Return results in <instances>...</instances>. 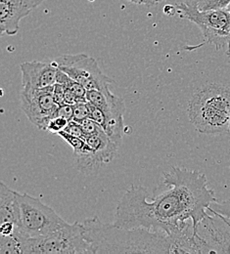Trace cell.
I'll return each mask as SVG.
<instances>
[{"label":"cell","instance_id":"obj_16","mask_svg":"<svg viewBox=\"0 0 230 254\" xmlns=\"http://www.w3.org/2000/svg\"><path fill=\"white\" fill-rule=\"evenodd\" d=\"M90 116V108L87 100L79 101L74 106V121L81 123L84 120L88 119Z\"/></svg>","mask_w":230,"mask_h":254},{"label":"cell","instance_id":"obj_1","mask_svg":"<svg viewBox=\"0 0 230 254\" xmlns=\"http://www.w3.org/2000/svg\"><path fill=\"white\" fill-rule=\"evenodd\" d=\"M163 190L152 200L141 186L126 191L118 203L114 224L121 228H146L168 235L181 232L189 223L194 228L217 201L214 190L208 188L205 174L181 167H172L164 174Z\"/></svg>","mask_w":230,"mask_h":254},{"label":"cell","instance_id":"obj_4","mask_svg":"<svg viewBox=\"0 0 230 254\" xmlns=\"http://www.w3.org/2000/svg\"><path fill=\"white\" fill-rule=\"evenodd\" d=\"M175 13L195 24L205 40L217 50L227 48L230 59V13L227 8L201 10L198 0H181L175 5Z\"/></svg>","mask_w":230,"mask_h":254},{"label":"cell","instance_id":"obj_11","mask_svg":"<svg viewBox=\"0 0 230 254\" xmlns=\"http://www.w3.org/2000/svg\"><path fill=\"white\" fill-rule=\"evenodd\" d=\"M35 7L29 0H0L1 34L15 35L20 30V22Z\"/></svg>","mask_w":230,"mask_h":254},{"label":"cell","instance_id":"obj_21","mask_svg":"<svg viewBox=\"0 0 230 254\" xmlns=\"http://www.w3.org/2000/svg\"><path fill=\"white\" fill-rule=\"evenodd\" d=\"M65 91L66 88L64 85L60 83H55L53 86V97L55 102L57 103L58 106H62L65 104L64 102V97H65Z\"/></svg>","mask_w":230,"mask_h":254},{"label":"cell","instance_id":"obj_25","mask_svg":"<svg viewBox=\"0 0 230 254\" xmlns=\"http://www.w3.org/2000/svg\"><path fill=\"white\" fill-rule=\"evenodd\" d=\"M133 3H136V4H142V0H130Z\"/></svg>","mask_w":230,"mask_h":254},{"label":"cell","instance_id":"obj_10","mask_svg":"<svg viewBox=\"0 0 230 254\" xmlns=\"http://www.w3.org/2000/svg\"><path fill=\"white\" fill-rule=\"evenodd\" d=\"M22 73V90L34 91L45 89L56 83L58 67L52 63L26 62L20 65Z\"/></svg>","mask_w":230,"mask_h":254},{"label":"cell","instance_id":"obj_17","mask_svg":"<svg viewBox=\"0 0 230 254\" xmlns=\"http://www.w3.org/2000/svg\"><path fill=\"white\" fill-rule=\"evenodd\" d=\"M69 122L70 121H68L67 119L63 118V117L55 116L53 119H51L49 121L45 130L50 132V133H53V134H58L61 131H64L66 129Z\"/></svg>","mask_w":230,"mask_h":254},{"label":"cell","instance_id":"obj_2","mask_svg":"<svg viewBox=\"0 0 230 254\" xmlns=\"http://www.w3.org/2000/svg\"><path fill=\"white\" fill-rule=\"evenodd\" d=\"M82 225L93 254H193L192 233L187 227L168 235L146 228H121L101 222L98 217Z\"/></svg>","mask_w":230,"mask_h":254},{"label":"cell","instance_id":"obj_3","mask_svg":"<svg viewBox=\"0 0 230 254\" xmlns=\"http://www.w3.org/2000/svg\"><path fill=\"white\" fill-rule=\"evenodd\" d=\"M188 118L202 134H229L230 90L225 85H204L188 103Z\"/></svg>","mask_w":230,"mask_h":254},{"label":"cell","instance_id":"obj_14","mask_svg":"<svg viewBox=\"0 0 230 254\" xmlns=\"http://www.w3.org/2000/svg\"><path fill=\"white\" fill-rule=\"evenodd\" d=\"M85 141L94 151L101 163L111 162L117 155L119 146L101 128L97 133L87 135Z\"/></svg>","mask_w":230,"mask_h":254},{"label":"cell","instance_id":"obj_6","mask_svg":"<svg viewBox=\"0 0 230 254\" xmlns=\"http://www.w3.org/2000/svg\"><path fill=\"white\" fill-rule=\"evenodd\" d=\"M16 197L19 205L20 229L25 236L41 237L68 226L69 223L39 198L18 191H16Z\"/></svg>","mask_w":230,"mask_h":254},{"label":"cell","instance_id":"obj_5","mask_svg":"<svg viewBox=\"0 0 230 254\" xmlns=\"http://www.w3.org/2000/svg\"><path fill=\"white\" fill-rule=\"evenodd\" d=\"M24 254H93V252L84 238L83 225L75 222L49 235L27 238Z\"/></svg>","mask_w":230,"mask_h":254},{"label":"cell","instance_id":"obj_20","mask_svg":"<svg viewBox=\"0 0 230 254\" xmlns=\"http://www.w3.org/2000/svg\"><path fill=\"white\" fill-rule=\"evenodd\" d=\"M80 124H81V126H82V128H83V130H84L86 136H87V135H92V134L97 133L99 130L102 128V127L99 126L98 124H96V123H95L93 120H91L90 118L84 120V121L81 122Z\"/></svg>","mask_w":230,"mask_h":254},{"label":"cell","instance_id":"obj_22","mask_svg":"<svg viewBox=\"0 0 230 254\" xmlns=\"http://www.w3.org/2000/svg\"><path fill=\"white\" fill-rule=\"evenodd\" d=\"M56 116L63 117L68 121H72L74 119V106H71L68 104L59 106L56 111Z\"/></svg>","mask_w":230,"mask_h":254},{"label":"cell","instance_id":"obj_24","mask_svg":"<svg viewBox=\"0 0 230 254\" xmlns=\"http://www.w3.org/2000/svg\"><path fill=\"white\" fill-rule=\"evenodd\" d=\"M142 4H145L147 6H153L154 4V0H142Z\"/></svg>","mask_w":230,"mask_h":254},{"label":"cell","instance_id":"obj_26","mask_svg":"<svg viewBox=\"0 0 230 254\" xmlns=\"http://www.w3.org/2000/svg\"><path fill=\"white\" fill-rule=\"evenodd\" d=\"M163 1H165V0H154V4H159L160 2H163Z\"/></svg>","mask_w":230,"mask_h":254},{"label":"cell","instance_id":"obj_12","mask_svg":"<svg viewBox=\"0 0 230 254\" xmlns=\"http://www.w3.org/2000/svg\"><path fill=\"white\" fill-rule=\"evenodd\" d=\"M58 135L73 148L77 165L80 170L89 171L102 164L85 139L73 136L66 131H61Z\"/></svg>","mask_w":230,"mask_h":254},{"label":"cell","instance_id":"obj_23","mask_svg":"<svg viewBox=\"0 0 230 254\" xmlns=\"http://www.w3.org/2000/svg\"><path fill=\"white\" fill-rule=\"evenodd\" d=\"M29 1L36 8L37 6H39V5H40L42 2H44L45 0H29Z\"/></svg>","mask_w":230,"mask_h":254},{"label":"cell","instance_id":"obj_15","mask_svg":"<svg viewBox=\"0 0 230 254\" xmlns=\"http://www.w3.org/2000/svg\"><path fill=\"white\" fill-rule=\"evenodd\" d=\"M26 238L29 237L22 233L1 236L0 254H24V242Z\"/></svg>","mask_w":230,"mask_h":254},{"label":"cell","instance_id":"obj_19","mask_svg":"<svg viewBox=\"0 0 230 254\" xmlns=\"http://www.w3.org/2000/svg\"><path fill=\"white\" fill-rule=\"evenodd\" d=\"M64 131H66L67 133H69L73 136H76V137H79V138H83V139H85V137H86L81 124H79L74 120L69 122L66 129Z\"/></svg>","mask_w":230,"mask_h":254},{"label":"cell","instance_id":"obj_7","mask_svg":"<svg viewBox=\"0 0 230 254\" xmlns=\"http://www.w3.org/2000/svg\"><path fill=\"white\" fill-rule=\"evenodd\" d=\"M52 63L66 72L77 82L80 83L87 91L110 90L114 80L103 73L97 61L85 54H66L55 58Z\"/></svg>","mask_w":230,"mask_h":254},{"label":"cell","instance_id":"obj_18","mask_svg":"<svg viewBox=\"0 0 230 254\" xmlns=\"http://www.w3.org/2000/svg\"><path fill=\"white\" fill-rule=\"evenodd\" d=\"M230 4V0H198V6L201 10L225 9Z\"/></svg>","mask_w":230,"mask_h":254},{"label":"cell","instance_id":"obj_13","mask_svg":"<svg viewBox=\"0 0 230 254\" xmlns=\"http://www.w3.org/2000/svg\"><path fill=\"white\" fill-rule=\"evenodd\" d=\"M2 223H12L21 231L16 190H11L4 182L0 183V224Z\"/></svg>","mask_w":230,"mask_h":254},{"label":"cell","instance_id":"obj_9","mask_svg":"<svg viewBox=\"0 0 230 254\" xmlns=\"http://www.w3.org/2000/svg\"><path fill=\"white\" fill-rule=\"evenodd\" d=\"M53 86L34 91L22 90L20 94L22 111L40 130H45L49 121L56 116L59 107L53 97Z\"/></svg>","mask_w":230,"mask_h":254},{"label":"cell","instance_id":"obj_8","mask_svg":"<svg viewBox=\"0 0 230 254\" xmlns=\"http://www.w3.org/2000/svg\"><path fill=\"white\" fill-rule=\"evenodd\" d=\"M86 100L103 112L106 121L102 128L120 146L125 132L124 116L126 113V104L124 99L113 94L110 90L105 92L89 90L86 93Z\"/></svg>","mask_w":230,"mask_h":254},{"label":"cell","instance_id":"obj_28","mask_svg":"<svg viewBox=\"0 0 230 254\" xmlns=\"http://www.w3.org/2000/svg\"><path fill=\"white\" fill-rule=\"evenodd\" d=\"M227 9H228V10H229V12H230V5H229V6H228V7H227Z\"/></svg>","mask_w":230,"mask_h":254},{"label":"cell","instance_id":"obj_27","mask_svg":"<svg viewBox=\"0 0 230 254\" xmlns=\"http://www.w3.org/2000/svg\"><path fill=\"white\" fill-rule=\"evenodd\" d=\"M229 134H230V122H229Z\"/></svg>","mask_w":230,"mask_h":254}]
</instances>
